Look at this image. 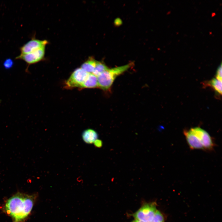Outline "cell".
<instances>
[{
  "label": "cell",
  "mask_w": 222,
  "mask_h": 222,
  "mask_svg": "<svg viewBox=\"0 0 222 222\" xmlns=\"http://www.w3.org/2000/svg\"><path fill=\"white\" fill-rule=\"evenodd\" d=\"M37 196V194L17 193L6 201L4 211L12 218L13 222H22L31 212Z\"/></svg>",
  "instance_id": "6da1fadb"
},
{
  "label": "cell",
  "mask_w": 222,
  "mask_h": 222,
  "mask_svg": "<svg viewBox=\"0 0 222 222\" xmlns=\"http://www.w3.org/2000/svg\"><path fill=\"white\" fill-rule=\"evenodd\" d=\"M133 64V63H130L105 71L97 76L98 87L104 91L108 90L116 78L127 70Z\"/></svg>",
  "instance_id": "7a4b0ae2"
},
{
  "label": "cell",
  "mask_w": 222,
  "mask_h": 222,
  "mask_svg": "<svg viewBox=\"0 0 222 222\" xmlns=\"http://www.w3.org/2000/svg\"><path fill=\"white\" fill-rule=\"evenodd\" d=\"M157 210L155 203H146L143 205L133 216L135 219L145 222H150Z\"/></svg>",
  "instance_id": "3957f363"
},
{
  "label": "cell",
  "mask_w": 222,
  "mask_h": 222,
  "mask_svg": "<svg viewBox=\"0 0 222 222\" xmlns=\"http://www.w3.org/2000/svg\"><path fill=\"white\" fill-rule=\"evenodd\" d=\"M88 74L81 68H76L65 82V87L68 89L81 88Z\"/></svg>",
  "instance_id": "277c9868"
},
{
  "label": "cell",
  "mask_w": 222,
  "mask_h": 222,
  "mask_svg": "<svg viewBox=\"0 0 222 222\" xmlns=\"http://www.w3.org/2000/svg\"><path fill=\"white\" fill-rule=\"evenodd\" d=\"M45 53V47L40 48L35 51L25 54H20L15 59L22 60L26 63L27 66L26 72H28V68L31 64L38 63L44 58Z\"/></svg>",
  "instance_id": "5b68a950"
},
{
  "label": "cell",
  "mask_w": 222,
  "mask_h": 222,
  "mask_svg": "<svg viewBox=\"0 0 222 222\" xmlns=\"http://www.w3.org/2000/svg\"><path fill=\"white\" fill-rule=\"evenodd\" d=\"M191 129L199 138L204 150H213L215 143L212 137L207 131L199 127L192 128Z\"/></svg>",
  "instance_id": "8992f818"
},
{
  "label": "cell",
  "mask_w": 222,
  "mask_h": 222,
  "mask_svg": "<svg viewBox=\"0 0 222 222\" xmlns=\"http://www.w3.org/2000/svg\"><path fill=\"white\" fill-rule=\"evenodd\" d=\"M47 40H40L32 38L20 47L21 54H27L35 51L47 44Z\"/></svg>",
  "instance_id": "52a82bcc"
},
{
  "label": "cell",
  "mask_w": 222,
  "mask_h": 222,
  "mask_svg": "<svg viewBox=\"0 0 222 222\" xmlns=\"http://www.w3.org/2000/svg\"><path fill=\"white\" fill-rule=\"evenodd\" d=\"M183 134L187 143L191 149L204 150L203 146L199 138L191 128L189 130H184Z\"/></svg>",
  "instance_id": "ba28073f"
},
{
  "label": "cell",
  "mask_w": 222,
  "mask_h": 222,
  "mask_svg": "<svg viewBox=\"0 0 222 222\" xmlns=\"http://www.w3.org/2000/svg\"><path fill=\"white\" fill-rule=\"evenodd\" d=\"M82 137L85 143L90 144L93 143L94 141L97 139L98 134L97 132L94 130L88 129L83 132Z\"/></svg>",
  "instance_id": "9c48e42d"
},
{
  "label": "cell",
  "mask_w": 222,
  "mask_h": 222,
  "mask_svg": "<svg viewBox=\"0 0 222 222\" xmlns=\"http://www.w3.org/2000/svg\"><path fill=\"white\" fill-rule=\"evenodd\" d=\"M98 87L97 77L92 73H89L81 88H94Z\"/></svg>",
  "instance_id": "30bf717a"
},
{
  "label": "cell",
  "mask_w": 222,
  "mask_h": 222,
  "mask_svg": "<svg viewBox=\"0 0 222 222\" xmlns=\"http://www.w3.org/2000/svg\"><path fill=\"white\" fill-rule=\"evenodd\" d=\"M97 61L91 58L81 65V68L88 73H92L95 68Z\"/></svg>",
  "instance_id": "8fae6325"
},
{
  "label": "cell",
  "mask_w": 222,
  "mask_h": 222,
  "mask_svg": "<svg viewBox=\"0 0 222 222\" xmlns=\"http://www.w3.org/2000/svg\"><path fill=\"white\" fill-rule=\"evenodd\" d=\"M208 84L217 94L221 95L222 82L214 78L208 82Z\"/></svg>",
  "instance_id": "7c38bea8"
},
{
  "label": "cell",
  "mask_w": 222,
  "mask_h": 222,
  "mask_svg": "<svg viewBox=\"0 0 222 222\" xmlns=\"http://www.w3.org/2000/svg\"><path fill=\"white\" fill-rule=\"evenodd\" d=\"M109 68L103 63L97 61L95 68L92 74L97 77Z\"/></svg>",
  "instance_id": "4fadbf2b"
},
{
  "label": "cell",
  "mask_w": 222,
  "mask_h": 222,
  "mask_svg": "<svg viewBox=\"0 0 222 222\" xmlns=\"http://www.w3.org/2000/svg\"><path fill=\"white\" fill-rule=\"evenodd\" d=\"M150 222H164V219L162 214L157 210L154 217Z\"/></svg>",
  "instance_id": "5bb4252c"
},
{
  "label": "cell",
  "mask_w": 222,
  "mask_h": 222,
  "mask_svg": "<svg viewBox=\"0 0 222 222\" xmlns=\"http://www.w3.org/2000/svg\"><path fill=\"white\" fill-rule=\"evenodd\" d=\"M216 79L222 82V64L218 67L215 75Z\"/></svg>",
  "instance_id": "9a60e30c"
},
{
  "label": "cell",
  "mask_w": 222,
  "mask_h": 222,
  "mask_svg": "<svg viewBox=\"0 0 222 222\" xmlns=\"http://www.w3.org/2000/svg\"><path fill=\"white\" fill-rule=\"evenodd\" d=\"M13 64V62L12 60L8 59L4 62L3 65L5 68H9L11 67Z\"/></svg>",
  "instance_id": "2e32d148"
},
{
  "label": "cell",
  "mask_w": 222,
  "mask_h": 222,
  "mask_svg": "<svg viewBox=\"0 0 222 222\" xmlns=\"http://www.w3.org/2000/svg\"><path fill=\"white\" fill-rule=\"evenodd\" d=\"M94 146L97 147H101L102 145V142L101 140L97 139L93 143Z\"/></svg>",
  "instance_id": "e0dca14e"
},
{
  "label": "cell",
  "mask_w": 222,
  "mask_h": 222,
  "mask_svg": "<svg viewBox=\"0 0 222 222\" xmlns=\"http://www.w3.org/2000/svg\"><path fill=\"white\" fill-rule=\"evenodd\" d=\"M131 222H145L142 220H138L135 219L134 220L132 221Z\"/></svg>",
  "instance_id": "ac0fdd59"
}]
</instances>
